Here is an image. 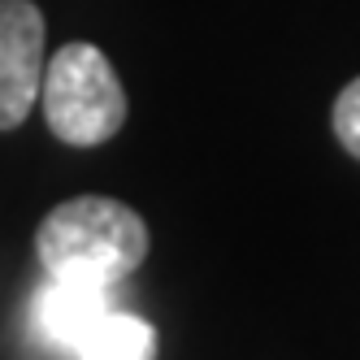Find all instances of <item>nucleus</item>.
<instances>
[{"label":"nucleus","mask_w":360,"mask_h":360,"mask_svg":"<svg viewBox=\"0 0 360 360\" xmlns=\"http://www.w3.org/2000/svg\"><path fill=\"white\" fill-rule=\"evenodd\" d=\"M35 252L48 278H74L91 287H113L148 256V226L122 200L79 195L57 204L39 221Z\"/></svg>","instance_id":"nucleus-1"},{"label":"nucleus","mask_w":360,"mask_h":360,"mask_svg":"<svg viewBox=\"0 0 360 360\" xmlns=\"http://www.w3.org/2000/svg\"><path fill=\"white\" fill-rule=\"evenodd\" d=\"M39 100L48 126L61 143L96 148L122 131L126 122V91L109 57L91 44H65L44 65Z\"/></svg>","instance_id":"nucleus-2"},{"label":"nucleus","mask_w":360,"mask_h":360,"mask_svg":"<svg viewBox=\"0 0 360 360\" xmlns=\"http://www.w3.org/2000/svg\"><path fill=\"white\" fill-rule=\"evenodd\" d=\"M44 83V13L31 0H0V131L27 122Z\"/></svg>","instance_id":"nucleus-3"},{"label":"nucleus","mask_w":360,"mask_h":360,"mask_svg":"<svg viewBox=\"0 0 360 360\" xmlns=\"http://www.w3.org/2000/svg\"><path fill=\"white\" fill-rule=\"evenodd\" d=\"M105 313H109V287H91V282L74 278H48L31 304L35 334L57 352H79V343Z\"/></svg>","instance_id":"nucleus-4"},{"label":"nucleus","mask_w":360,"mask_h":360,"mask_svg":"<svg viewBox=\"0 0 360 360\" xmlns=\"http://www.w3.org/2000/svg\"><path fill=\"white\" fill-rule=\"evenodd\" d=\"M152 356H157V330L143 317L113 313V308L79 343V360H152Z\"/></svg>","instance_id":"nucleus-5"},{"label":"nucleus","mask_w":360,"mask_h":360,"mask_svg":"<svg viewBox=\"0 0 360 360\" xmlns=\"http://www.w3.org/2000/svg\"><path fill=\"white\" fill-rule=\"evenodd\" d=\"M334 135L360 161V79H352L334 100Z\"/></svg>","instance_id":"nucleus-6"}]
</instances>
